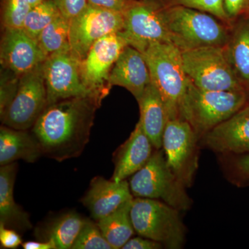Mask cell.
Returning <instances> with one entry per match:
<instances>
[{
  "instance_id": "obj_1",
  "label": "cell",
  "mask_w": 249,
  "mask_h": 249,
  "mask_svg": "<svg viewBox=\"0 0 249 249\" xmlns=\"http://www.w3.org/2000/svg\"><path fill=\"white\" fill-rule=\"evenodd\" d=\"M96 98L76 97L49 105L32 128L43 155L58 161L76 158L89 142Z\"/></svg>"
},
{
  "instance_id": "obj_2",
  "label": "cell",
  "mask_w": 249,
  "mask_h": 249,
  "mask_svg": "<svg viewBox=\"0 0 249 249\" xmlns=\"http://www.w3.org/2000/svg\"><path fill=\"white\" fill-rule=\"evenodd\" d=\"M247 90L207 91L188 79L180 117L188 121L200 139L248 104Z\"/></svg>"
},
{
  "instance_id": "obj_3",
  "label": "cell",
  "mask_w": 249,
  "mask_h": 249,
  "mask_svg": "<svg viewBox=\"0 0 249 249\" xmlns=\"http://www.w3.org/2000/svg\"><path fill=\"white\" fill-rule=\"evenodd\" d=\"M142 54L148 66L151 83L161 96L169 120L181 119L180 111L188 83L181 51L171 42H155Z\"/></svg>"
},
{
  "instance_id": "obj_4",
  "label": "cell",
  "mask_w": 249,
  "mask_h": 249,
  "mask_svg": "<svg viewBox=\"0 0 249 249\" xmlns=\"http://www.w3.org/2000/svg\"><path fill=\"white\" fill-rule=\"evenodd\" d=\"M165 19L172 42L181 51L224 47L230 31L227 23L202 11L183 6H166Z\"/></svg>"
},
{
  "instance_id": "obj_5",
  "label": "cell",
  "mask_w": 249,
  "mask_h": 249,
  "mask_svg": "<svg viewBox=\"0 0 249 249\" xmlns=\"http://www.w3.org/2000/svg\"><path fill=\"white\" fill-rule=\"evenodd\" d=\"M179 211L163 201L134 198L130 216L134 231L141 237L157 241L170 249L182 248L186 227Z\"/></svg>"
},
{
  "instance_id": "obj_6",
  "label": "cell",
  "mask_w": 249,
  "mask_h": 249,
  "mask_svg": "<svg viewBox=\"0 0 249 249\" xmlns=\"http://www.w3.org/2000/svg\"><path fill=\"white\" fill-rule=\"evenodd\" d=\"M132 196L163 201L178 211L191 207L186 187L174 175L163 149L156 150L148 161L129 181Z\"/></svg>"
},
{
  "instance_id": "obj_7",
  "label": "cell",
  "mask_w": 249,
  "mask_h": 249,
  "mask_svg": "<svg viewBox=\"0 0 249 249\" xmlns=\"http://www.w3.org/2000/svg\"><path fill=\"white\" fill-rule=\"evenodd\" d=\"M183 69L188 79L207 91L247 90L236 75L224 47H204L181 51Z\"/></svg>"
},
{
  "instance_id": "obj_8",
  "label": "cell",
  "mask_w": 249,
  "mask_h": 249,
  "mask_svg": "<svg viewBox=\"0 0 249 249\" xmlns=\"http://www.w3.org/2000/svg\"><path fill=\"white\" fill-rule=\"evenodd\" d=\"M165 7L163 0H128L123 12L124 29L119 34L142 53L155 42L173 43L165 23Z\"/></svg>"
},
{
  "instance_id": "obj_9",
  "label": "cell",
  "mask_w": 249,
  "mask_h": 249,
  "mask_svg": "<svg viewBox=\"0 0 249 249\" xmlns=\"http://www.w3.org/2000/svg\"><path fill=\"white\" fill-rule=\"evenodd\" d=\"M199 139L191 124L184 119H170L167 123L162 148L170 169L186 188L193 184L197 170Z\"/></svg>"
},
{
  "instance_id": "obj_10",
  "label": "cell",
  "mask_w": 249,
  "mask_h": 249,
  "mask_svg": "<svg viewBox=\"0 0 249 249\" xmlns=\"http://www.w3.org/2000/svg\"><path fill=\"white\" fill-rule=\"evenodd\" d=\"M42 65L19 78L16 96L1 116L4 125L21 130L33 128L47 107V88Z\"/></svg>"
},
{
  "instance_id": "obj_11",
  "label": "cell",
  "mask_w": 249,
  "mask_h": 249,
  "mask_svg": "<svg viewBox=\"0 0 249 249\" xmlns=\"http://www.w3.org/2000/svg\"><path fill=\"white\" fill-rule=\"evenodd\" d=\"M80 66V60L70 49L47 57L42 65L47 106L71 98L91 96L98 99L83 83Z\"/></svg>"
},
{
  "instance_id": "obj_12",
  "label": "cell",
  "mask_w": 249,
  "mask_h": 249,
  "mask_svg": "<svg viewBox=\"0 0 249 249\" xmlns=\"http://www.w3.org/2000/svg\"><path fill=\"white\" fill-rule=\"evenodd\" d=\"M124 27V14L88 4L84 11L70 22V46L72 53L83 60L95 42Z\"/></svg>"
},
{
  "instance_id": "obj_13",
  "label": "cell",
  "mask_w": 249,
  "mask_h": 249,
  "mask_svg": "<svg viewBox=\"0 0 249 249\" xmlns=\"http://www.w3.org/2000/svg\"><path fill=\"white\" fill-rule=\"evenodd\" d=\"M127 45L119 33L105 36L93 44L80 61L83 83L101 101L110 89L108 80L111 69Z\"/></svg>"
},
{
  "instance_id": "obj_14",
  "label": "cell",
  "mask_w": 249,
  "mask_h": 249,
  "mask_svg": "<svg viewBox=\"0 0 249 249\" xmlns=\"http://www.w3.org/2000/svg\"><path fill=\"white\" fill-rule=\"evenodd\" d=\"M47 57L37 40L22 29H4L0 47L3 68L20 77L40 66Z\"/></svg>"
},
{
  "instance_id": "obj_15",
  "label": "cell",
  "mask_w": 249,
  "mask_h": 249,
  "mask_svg": "<svg viewBox=\"0 0 249 249\" xmlns=\"http://www.w3.org/2000/svg\"><path fill=\"white\" fill-rule=\"evenodd\" d=\"M204 145L214 152L249 154V104L202 137Z\"/></svg>"
},
{
  "instance_id": "obj_16",
  "label": "cell",
  "mask_w": 249,
  "mask_h": 249,
  "mask_svg": "<svg viewBox=\"0 0 249 249\" xmlns=\"http://www.w3.org/2000/svg\"><path fill=\"white\" fill-rule=\"evenodd\" d=\"M150 83L151 77L143 54L127 45L111 69L108 80L109 88L122 87L138 101Z\"/></svg>"
},
{
  "instance_id": "obj_17",
  "label": "cell",
  "mask_w": 249,
  "mask_h": 249,
  "mask_svg": "<svg viewBox=\"0 0 249 249\" xmlns=\"http://www.w3.org/2000/svg\"><path fill=\"white\" fill-rule=\"evenodd\" d=\"M127 180L116 182L102 177H96L90 183L89 188L81 199L96 222L107 217L126 201L133 199Z\"/></svg>"
},
{
  "instance_id": "obj_18",
  "label": "cell",
  "mask_w": 249,
  "mask_h": 249,
  "mask_svg": "<svg viewBox=\"0 0 249 249\" xmlns=\"http://www.w3.org/2000/svg\"><path fill=\"white\" fill-rule=\"evenodd\" d=\"M153 145L140 123L114 155V171L111 180L119 182L140 170L153 154Z\"/></svg>"
},
{
  "instance_id": "obj_19",
  "label": "cell",
  "mask_w": 249,
  "mask_h": 249,
  "mask_svg": "<svg viewBox=\"0 0 249 249\" xmlns=\"http://www.w3.org/2000/svg\"><path fill=\"white\" fill-rule=\"evenodd\" d=\"M16 162L2 165L0 168V224L24 232L32 228L30 217L16 202L14 184L17 173Z\"/></svg>"
},
{
  "instance_id": "obj_20",
  "label": "cell",
  "mask_w": 249,
  "mask_h": 249,
  "mask_svg": "<svg viewBox=\"0 0 249 249\" xmlns=\"http://www.w3.org/2000/svg\"><path fill=\"white\" fill-rule=\"evenodd\" d=\"M43 155L40 142L27 130L11 128L3 124L0 128V165L18 160L34 163Z\"/></svg>"
},
{
  "instance_id": "obj_21",
  "label": "cell",
  "mask_w": 249,
  "mask_h": 249,
  "mask_svg": "<svg viewBox=\"0 0 249 249\" xmlns=\"http://www.w3.org/2000/svg\"><path fill=\"white\" fill-rule=\"evenodd\" d=\"M137 102L140 109L139 122L154 148L160 150L162 148L165 126L169 121L161 96L151 83Z\"/></svg>"
},
{
  "instance_id": "obj_22",
  "label": "cell",
  "mask_w": 249,
  "mask_h": 249,
  "mask_svg": "<svg viewBox=\"0 0 249 249\" xmlns=\"http://www.w3.org/2000/svg\"><path fill=\"white\" fill-rule=\"evenodd\" d=\"M224 49L228 60L242 84L245 87L249 85V19L236 24Z\"/></svg>"
},
{
  "instance_id": "obj_23",
  "label": "cell",
  "mask_w": 249,
  "mask_h": 249,
  "mask_svg": "<svg viewBox=\"0 0 249 249\" xmlns=\"http://www.w3.org/2000/svg\"><path fill=\"white\" fill-rule=\"evenodd\" d=\"M132 200L126 201L114 213L96 222L113 249H122L135 232L130 216Z\"/></svg>"
},
{
  "instance_id": "obj_24",
  "label": "cell",
  "mask_w": 249,
  "mask_h": 249,
  "mask_svg": "<svg viewBox=\"0 0 249 249\" xmlns=\"http://www.w3.org/2000/svg\"><path fill=\"white\" fill-rule=\"evenodd\" d=\"M86 219L76 213H68L54 221L47 232V240L56 249H71Z\"/></svg>"
},
{
  "instance_id": "obj_25",
  "label": "cell",
  "mask_w": 249,
  "mask_h": 249,
  "mask_svg": "<svg viewBox=\"0 0 249 249\" xmlns=\"http://www.w3.org/2000/svg\"><path fill=\"white\" fill-rule=\"evenodd\" d=\"M70 22L60 15L49 24L37 37V42L47 56L70 49Z\"/></svg>"
},
{
  "instance_id": "obj_26",
  "label": "cell",
  "mask_w": 249,
  "mask_h": 249,
  "mask_svg": "<svg viewBox=\"0 0 249 249\" xmlns=\"http://www.w3.org/2000/svg\"><path fill=\"white\" fill-rule=\"evenodd\" d=\"M60 15L53 0H45L31 8L24 19L22 29L37 40L40 33Z\"/></svg>"
},
{
  "instance_id": "obj_27",
  "label": "cell",
  "mask_w": 249,
  "mask_h": 249,
  "mask_svg": "<svg viewBox=\"0 0 249 249\" xmlns=\"http://www.w3.org/2000/svg\"><path fill=\"white\" fill-rule=\"evenodd\" d=\"M31 9L27 0H1V22L4 29H22Z\"/></svg>"
},
{
  "instance_id": "obj_28",
  "label": "cell",
  "mask_w": 249,
  "mask_h": 249,
  "mask_svg": "<svg viewBox=\"0 0 249 249\" xmlns=\"http://www.w3.org/2000/svg\"><path fill=\"white\" fill-rule=\"evenodd\" d=\"M71 249H113L97 224L87 219Z\"/></svg>"
},
{
  "instance_id": "obj_29",
  "label": "cell",
  "mask_w": 249,
  "mask_h": 249,
  "mask_svg": "<svg viewBox=\"0 0 249 249\" xmlns=\"http://www.w3.org/2000/svg\"><path fill=\"white\" fill-rule=\"evenodd\" d=\"M166 6H183L212 15L219 20L229 23L224 0H163Z\"/></svg>"
},
{
  "instance_id": "obj_30",
  "label": "cell",
  "mask_w": 249,
  "mask_h": 249,
  "mask_svg": "<svg viewBox=\"0 0 249 249\" xmlns=\"http://www.w3.org/2000/svg\"><path fill=\"white\" fill-rule=\"evenodd\" d=\"M19 78L12 71L1 67L0 80V116L3 115L16 96Z\"/></svg>"
},
{
  "instance_id": "obj_31",
  "label": "cell",
  "mask_w": 249,
  "mask_h": 249,
  "mask_svg": "<svg viewBox=\"0 0 249 249\" xmlns=\"http://www.w3.org/2000/svg\"><path fill=\"white\" fill-rule=\"evenodd\" d=\"M59 12L68 20L81 14L88 6V0H53Z\"/></svg>"
},
{
  "instance_id": "obj_32",
  "label": "cell",
  "mask_w": 249,
  "mask_h": 249,
  "mask_svg": "<svg viewBox=\"0 0 249 249\" xmlns=\"http://www.w3.org/2000/svg\"><path fill=\"white\" fill-rule=\"evenodd\" d=\"M0 243L3 248L15 249L22 245V240L16 230L0 224Z\"/></svg>"
},
{
  "instance_id": "obj_33",
  "label": "cell",
  "mask_w": 249,
  "mask_h": 249,
  "mask_svg": "<svg viewBox=\"0 0 249 249\" xmlns=\"http://www.w3.org/2000/svg\"><path fill=\"white\" fill-rule=\"evenodd\" d=\"M224 9L229 22L247 11L249 0H224Z\"/></svg>"
},
{
  "instance_id": "obj_34",
  "label": "cell",
  "mask_w": 249,
  "mask_h": 249,
  "mask_svg": "<svg viewBox=\"0 0 249 249\" xmlns=\"http://www.w3.org/2000/svg\"><path fill=\"white\" fill-rule=\"evenodd\" d=\"M163 245L157 241L139 237L129 239L123 247V249H160Z\"/></svg>"
},
{
  "instance_id": "obj_35",
  "label": "cell",
  "mask_w": 249,
  "mask_h": 249,
  "mask_svg": "<svg viewBox=\"0 0 249 249\" xmlns=\"http://www.w3.org/2000/svg\"><path fill=\"white\" fill-rule=\"evenodd\" d=\"M128 0H88V4L95 7L123 13Z\"/></svg>"
},
{
  "instance_id": "obj_36",
  "label": "cell",
  "mask_w": 249,
  "mask_h": 249,
  "mask_svg": "<svg viewBox=\"0 0 249 249\" xmlns=\"http://www.w3.org/2000/svg\"><path fill=\"white\" fill-rule=\"evenodd\" d=\"M233 168L239 180L249 183V154L240 155L234 163Z\"/></svg>"
},
{
  "instance_id": "obj_37",
  "label": "cell",
  "mask_w": 249,
  "mask_h": 249,
  "mask_svg": "<svg viewBox=\"0 0 249 249\" xmlns=\"http://www.w3.org/2000/svg\"><path fill=\"white\" fill-rule=\"evenodd\" d=\"M22 246L24 249H56L53 242L50 240L45 242L28 241L22 243Z\"/></svg>"
},
{
  "instance_id": "obj_38",
  "label": "cell",
  "mask_w": 249,
  "mask_h": 249,
  "mask_svg": "<svg viewBox=\"0 0 249 249\" xmlns=\"http://www.w3.org/2000/svg\"><path fill=\"white\" fill-rule=\"evenodd\" d=\"M45 0H27L28 3L31 6V8L36 6V5L40 4V3L43 2Z\"/></svg>"
},
{
  "instance_id": "obj_39",
  "label": "cell",
  "mask_w": 249,
  "mask_h": 249,
  "mask_svg": "<svg viewBox=\"0 0 249 249\" xmlns=\"http://www.w3.org/2000/svg\"><path fill=\"white\" fill-rule=\"evenodd\" d=\"M247 12H248V14L249 15V7L248 8V9H247Z\"/></svg>"
}]
</instances>
